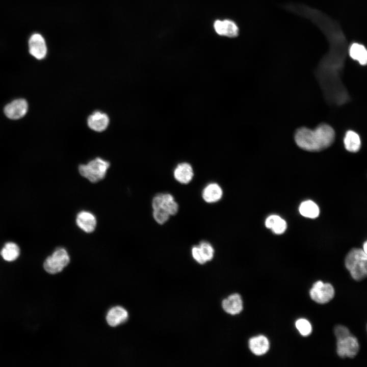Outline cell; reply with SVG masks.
I'll return each mask as SVG.
<instances>
[{
	"instance_id": "6da1fadb",
	"label": "cell",
	"mask_w": 367,
	"mask_h": 367,
	"mask_svg": "<svg viewBox=\"0 0 367 367\" xmlns=\"http://www.w3.org/2000/svg\"><path fill=\"white\" fill-rule=\"evenodd\" d=\"M283 8L311 21L326 38L328 50L318 63L314 75L324 95L337 93L342 89L339 77L348 45L340 25L326 13L306 4L289 3L284 4Z\"/></svg>"
},
{
	"instance_id": "7a4b0ae2",
	"label": "cell",
	"mask_w": 367,
	"mask_h": 367,
	"mask_svg": "<svg viewBox=\"0 0 367 367\" xmlns=\"http://www.w3.org/2000/svg\"><path fill=\"white\" fill-rule=\"evenodd\" d=\"M293 137L295 144L299 148L309 152H319L333 143L335 134L331 126L321 123L313 128L299 127L295 130Z\"/></svg>"
},
{
	"instance_id": "3957f363",
	"label": "cell",
	"mask_w": 367,
	"mask_h": 367,
	"mask_svg": "<svg viewBox=\"0 0 367 367\" xmlns=\"http://www.w3.org/2000/svg\"><path fill=\"white\" fill-rule=\"evenodd\" d=\"M345 265L354 280L360 281L367 277V254L363 249L350 250L346 256Z\"/></svg>"
},
{
	"instance_id": "277c9868",
	"label": "cell",
	"mask_w": 367,
	"mask_h": 367,
	"mask_svg": "<svg viewBox=\"0 0 367 367\" xmlns=\"http://www.w3.org/2000/svg\"><path fill=\"white\" fill-rule=\"evenodd\" d=\"M110 163L100 158H96L86 164L78 166V172L81 176L92 183L97 182L106 177Z\"/></svg>"
},
{
	"instance_id": "5b68a950",
	"label": "cell",
	"mask_w": 367,
	"mask_h": 367,
	"mask_svg": "<svg viewBox=\"0 0 367 367\" xmlns=\"http://www.w3.org/2000/svg\"><path fill=\"white\" fill-rule=\"evenodd\" d=\"M69 262L70 257L67 250L64 248L59 247L46 258L43 267L47 272L56 274L61 272Z\"/></svg>"
},
{
	"instance_id": "8992f818",
	"label": "cell",
	"mask_w": 367,
	"mask_h": 367,
	"mask_svg": "<svg viewBox=\"0 0 367 367\" xmlns=\"http://www.w3.org/2000/svg\"><path fill=\"white\" fill-rule=\"evenodd\" d=\"M334 289L329 283H324L322 281L315 282L309 291L311 299L319 304H325L333 299Z\"/></svg>"
},
{
	"instance_id": "52a82bcc",
	"label": "cell",
	"mask_w": 367,
	"mask_h": 367,
	"mask_svg": "<svg viewBox=\"0 0 367 367\" xmlns=\"http://www.w3.org/2000/svg\"><path fill=\"white\" fill-rule=\"evenodd\" d=\"M359 349V343L354 336L351 334L342 338L337 339L336 352L342 357H354Z\"/></svg>"
},
{
	"instance_id": "ba28073f",
	"label": "cell",
	"mask_w": 367,
	"mask_h": 367,
	"mask_svg": "<svg viewBox=\"0 0 367 367\" xmlns=\"http://www.w3.org/2000/svg\"><path fill=\"white\" fill-rule=\"evenodd\" d=\"M30 54L37 60H42L47 53V47L43 36L38 33L33 34L28 41Z\"/></svg>"
},
{
	"instance_id": "9c48e42d",
	"label": "cell",
	"mask_w": 367,
	"mask_h": 367,
	"mask_svg": "<svg viewBox=\"0 0 367 367\" xmlns=\"http://www.w3.org/2000/svg\"><path fill=\"white\" fill-rule=\"evenodd\" d=\"M216 33L219 36L228 38H235L238 36L240 29L237 23L231 19L216 20L213 24Z\"/></svg>"
},
{
	"instance_id": "30bf717a",
	"label": "cell",
	"mask_w": 367,
	"mask_h": 367,
	"mask_svg": "<svg viewBox=\"0 0 367 367\" xmlns=\"http://www.w3.org/2000/svg\"><path fill=\"white\" fill-rule=\"evenodd\" d=\"M28 110L27 101L24 99H17L6 106L4 113L11 119H18L23 117Z\"/></svg>"
},
{
	"instance_id": "8fae6325",
	"label": "cell",
	"mask_w": 367,
	"mask_h": 367,
	"mask_svg": "<svg viewBox=\"0 0 367 367\" xmlns=\"http://www.w3.org/2000/svg\"><path fill=\"white\" fill-rule=\"evenodd\" d=\"M75 222L78 227L86 233L93 232L97 225L94 215L86 211H81L77 214Z\"/></svg>"
},
{
	"instance_id": "7c38bea8",
	"label": "cell",
	"mask_w": 367,
	"mask_h": 367,
	"mask_svg": "<svg viewBox=\"0 0 367 367\" xmlns=\"http://www.w3.org/2000/svg\"><path fill=\"white\" fill-rule=\"evenodd\" d=\"M109 118L107 114L100 111H95L88 118L87 124L91 129L101 132L104 130L109 125Z\"/></svg>"
},
{
	"instance_id": "4fadbf2b",
	"label": "cell",
	"mask_w": 367,
	"mask_h": 367,
	"mask_svg": "<svg viewBox=\"0 0 367 367\" xmlns=\"http://www.w3.org/2000/svg\"><path fill=\"white\" fill-rule=\"evenodd\" d=\"M222 306L223 310L228 314H239L243 308L242 298L239 294H231L222 301Z\"/></svg>"
},
{
	"instance_id": "5bb4252c",
	"label": "cell",
	"mask_w": 367,
	"mask_h": 367,
	"mask_svg": "<svg viewBox=\"0 0 367 367\" xmlns=\"http://www.w3.org/2000/svg\"><path fill=\"white\" fill-rule=\"evenodd\" d=\"M173 176L176 181L181 184L190 182L194 176L192 166L188 163L178 164L173 171Z\"/></svg>"
},
{
	"instance_id": "9a60e30c",
	"label": "cell",
	"mask_w": 367,
	"mask_h": 367,
	"mask_svg": "<svg viewBox=\"0 0 367 367\" xmlns=\"http://www.w3.org/2000/svg\"><path fill=\"white\" fill-rule=\"evenodd\" d=\"M248 345L252 353L257 356L266 354L270 348L268 339L263 335L250 338L248 342Z\"/></svg>"
},
{
	"instance_id": "2e32d148",
	"label": "cell",
	"mask_w": 367,
	"mask_h": 367,
	"mask_svg": "<svg viewBox=\"0 0 367 367\" xmlns=\"http://www.w3.org/2000/svg\"><path fill=\"white\" fill-rule=\"evenodd\" d=\"M128 317L126 309L121 306H115L110 309L107 313L106 320L108 324L115 327L125 322Z\"/></svg>"
},
{
	"instance_id": "e0dca14e",
	"label": "cell",
	"mask_w": 367,
	"mask_h": 367,
	"mask_svg": "<svg viewBox=\"0 0 367 367\" xmlns=\"http://www.w3.org/2000/svg\"><path fill=\"white\" fill-rule=\"evenodd\" d=\"M222 195V188L218 184L215 182L208 184L202 192L203 199L208 203L217 202L221 199Z\"/></svg>"
},
{
	"instance_id": "ac0fdd59",
	"label": "cell",
	"mask_w": 367,
	"mask_h": 367,
	"mask_svg": "<svg viewBox=\"0 0 367 367\" xmlns=\"http://www.w3.org/2000/svg\"><path fill=\"white\" fill-rule=\"evenodd\" d=\"M265 225L276 234L283 233L287 228L286 221L276 215L269 216L266 220Z\"/></svg>"
},
{
	"instance_id": "d6986e66",
	"label": "cell",
	"mask_w": 367,
	"mask_h": 367,
	"mask_svg": "<svg viewBox=\"0 0 367 367\" xmlns=\"http://www.w3.org/2000/svg\"><path fill=\"white\" fill-rule=\"evenodd\" d=\"M350 57L361 65H367V49L358 43H352L348 49Z\"/></svg>"
},
{
	"instance_id": "ffe728a7",
	"label": "cell",
	"mask_w": 367,
	"mask_h": 367,
	"mask_svg": "<svg viewBox=\"0 0 367 367\" xmlns=\"http://www.w3.org/2000/svg\"><path fill=\"white\" fill-rule=\"evenodd\" d=\"M344 144L348 151L357 152L361 147V140L359 135L353 130L347 131L344 138Z\"/></svg>"
},
{
	"instance_id": "44dd1931",
	"label": "cell",
	"mask_w": 367,
	"mask_h": 367,
	"mask_svg": "<svg viewBox=\"0 0 367 367\" xmlns=\"http://www.w3.org/2000/svg\"><path fill=\"white\" fill-rule=\"evenodd\" d=\"M299 210L300 214L303 217L310 219L318 217L320 214L318 205L310 200L302 202L300 205Z\"/></svg>"
},
{
	"instance_id": "7402d4cb",
	"label": "cell",
	"mask_w": 367,
	"mask_h": 367,
	"mask_svg": "<svg viewBox=\"0 0 367 367\" xmlns=\"http://www.w3.org/2000/svg\"><path fill=\"white\" fill-rule=\"evenodd\" d=\"M20 254L18 245L13 242H8L1 251V255L6 261H12L16 259Z\"/></svg>"
},
{
	"instance_id": "603a6c76",
	"label": "cell",
	"mask_w": 367,
	"mask_h": 367,
	"mask_svg": "<svg viewBox=\"0 0 367 367\" xmlns=\"http://www.w3.org/2000/svg\"><path fill=\"white\" fill-rule=\"evenodd\" d=\"M164 202L162 207L164 208L170 216L176 215L178 211V204L173 196L169 193H163Z\"/></svg>"
},
{
	"instance_id": "cb8c5ba5",
	"label": "cell",
	"mask_w": 367,
	"mask_h": 367,
	"mask_svg": "<svg viewBox=\"0 0 367 367\" xmlns=\"http://www.w3.org/2000/svg\"><path fill=\"white\" fill-rule=\"evenodd\" d=\"M295 326L299 333L304 336L310 334L312 331V327L310 323L305 319L301 318L297 320Z\"/></svg>"
},
{
	"instance_id": "d4e9b609",
	"label": "cell",
	"mask_w": 367,
	"mask_h": 367,
	"mask_svg": "<svg viewBox=\"0 0 367 367\" xmlns=\"http://www.w3.org/2000/svg\"><path fill=\"white\" fill-rule=\"evenodd\" d=\"M152 216L159 224L163 225L169 220L170 215L164 208L160 207L153 209Z\"/></svg>"
},
{
	"instance_id": "484cf974",
	"label": "cell",
	"mask_w": 367,
	"mask_h": 367,
	"mask_svg": "<svg viewBox=\"0 0 367 367\" xmlns=\"http://www.w3.org/2000/svg\"><path fill=\"white\" fill-rule=\"evenodd\" d=\"M207 261L211 260L214 255V249L212 245L205 241H201L198 245Z\"/></svg>"
},
{
	"instance_id": "4316f807",
	"label": "cell",
	"mask_w": 367,
	"mask_h": 367,
	"mask_svg": "<svg viewBox=\"0 0 367 367\" xmlns=\"http://www.w3.org/2000/svg\"><path fill=\"white\" fill-rule=\"evenodd\" d=\"M192 255L193 258L200 264H204L207 262L199 247L194 246L192 248Z\"/></svg>"
},
{
	"instance_id": "83f0119b",
	"label": "cell",
	"mask_w": 367,
	"mask_h": 367,
	"mask_svg": "<svg viewBox=\"0 0 367 367\" xmlns=\"http://www.w3.org/2000/svg\"><path fill=\"white\" fill-rule=\"evenodd\" d=\"M334 332L336 339L342 338L351 334L348 328L343 325L335 326Z\"/></svg>"
},
{
	"instance_id": "f1b7e54d",
	"label": "cell",
	"mask_w": 367,
	"mask_h": 367,
	"mask_svg": "<svg viewBox=\"0 0 367 367\" xmlns=\"http://www.w3.org/2000/svg\"><path fill=\"white\" fill-rule=\"evenodd\" d=\"M164 202L163 193H159L155 195L151 202V205L153 209L162 207Z\"/></svg>"
},
{
	"instance_id": "f546056e",
	"label": "cell",
	"mask_w": 367,
	"mask_h": 367,
	"mask_svg": "<svg viewBox=\"0 0 367 367\" xmlns=\"http://www.w3.org/2000/svg\"><path fill=\"white\" fill-rule=\"evenodd\" d=\"M363 250L367 254V240L363 244Z\"/></svg>"
}]
</instances>
